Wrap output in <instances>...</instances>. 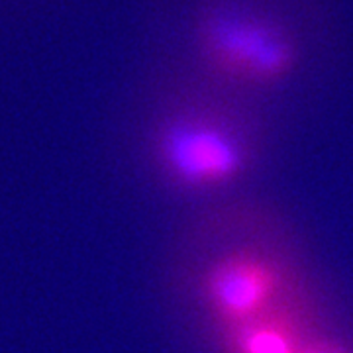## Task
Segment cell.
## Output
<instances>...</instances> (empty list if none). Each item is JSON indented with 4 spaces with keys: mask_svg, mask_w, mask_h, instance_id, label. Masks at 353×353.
I'll return each instance as SVG.
<instances>
[{
    "mask_svg": "<svg viewBox=\"0 0 353 353\" xmlns=\"http://www.w3.org/2000/svg\"><path fill=\"white\" fill-rule=\"evenodd\" d=\"M306 353H352L345 345L334 340H316L308 341Z\"/></svg>",
    "mask_w": 353,
    "mask_h": 353,
    "instance_id": "5",
    "label": "cell"
},
{
    "mask_svg": "<svg viewBox=\"0 0 353 353\" xmlns=\"http://www.w3.org/2000/svg\"><path fill=\"white\" fill-rule=\"evenodd\" d=\"M196 43L214 73L245 87L283 83L301 57L287 26L241 2H218L206 8L196 24Z\"/></svg>",
    "mask_w": 353,
    "mask_h": 353,
    "instance_id": "1",
    "label": "cell"
},
{
    "mask_svg": "<svg viewBox=\"0 0 353 353\" xmlns=\"http://www.w3.org/2000/svg\"><path fill=\"white\" fill-rule=\"evenodd\" d=\"M155 159L169 181L183 189H212L245 171L250 152L230 122L208 112H183L161 124Z\"/></svg>",
    "mask_w": 353,
    "mask_h": 353,
    "instance_id": "2",
    "label": "cell"
},
{
    "mask_svg": "<svg viewBox=\"0 0 353 353\" xmlns=\"http://www.w3.org/2000/svg\"><path fill=\"white\" fill-rule=\"evenodd\" d=\"M281 290L283 273L279 265L255 252L220 257L202 279L204 304L224 330L241 326L273 310Z\"/></svg>",
    "mask_w": 353,
    "mask_h": 353,
    "instance_id": "3",
    "label": "cell"
},
{
    "mask_svg": "<svg viewBox=\"0 0 353 353\" xmlns=\"http://www.w3.org/2000/svg\"><path fill=\"white\" fill-rule=\"evenodd\" d=\"M226 334L228 353H306L308 347L296 324L275 308Z\"/></svg>",
    "mask_w": 353,
    "mask_h": 353,
    "instance_id": "4",
    "label": "cell"
}]
</instances>
